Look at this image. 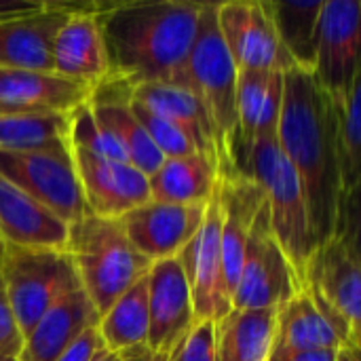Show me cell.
<instances>
[{
	"instance_id": "10",
	"label": "cell",
	"mask_w": 361,
	"mask_h": 361,
	"mask_svg": "<svg viewBox=\"0 0 361 361\" xmlns=\"http://www.w3.org/2000/svg\"><path fill=\"white\" fill-rule=\"evenodd\" d=\"M361 72V0H324L313 76L341 110Z\"/></svg>"
},
{
	"instance_id": "32",
	"label": "cell",
	"mask_w": 361,
	"mask_h": 361,
	"mask_svg": "<svg viewBox=\"0 0 361 361\" xmlns=\"http://www.w3.org/2000/svg\"><path fill=\"white\" fill-rule=\"evenodd\" d=\"M70 148L85 150V152L102 157V159L129 163L123 148L118 146V142L95 118L89 102L70 114Z\"/></svg>"
},
{
	"instance_id": "2",
	"label": "cell",
	"mask_w": 361,
	"mask_h": 361,
	"mask_svg": "<svg viewBox=\"0 0 361 361\" xmlns=\"http://www.w3.org/2000/svg\"><path fill=\"white\" fill-rule=\"evenodd\" d=\"M277 142L305 186L317 243L334 239L343 203L338 110L313 72L283 74Z\"/></svg>"
},
{
	"instance_id": "5",
	"label": "cell",
	"mask_w": 361,
	"mask_h": 361,
	"mask_svg": "<svg viewBox=\"0 0 361 361\" xmlns=\"http://www.w3.org/2000/svg\"><path fill=\"white\" fill-rule=\"evenodd\" d=\"M243 176H250L262 188L273 235L305 286L309 262L319 243L313 231L305 186L277 137H260L254 142L243 165Z\"/></svg>"
},
{
	"instance_id": "16",
	"label": "cell",
	"mask_w": 361,
	"mask_h": 361,
	"mask_svg": "<svg viewBox=\"0 0 361 361\" xmlns=\"http://www.w3.org/2000/svg\"><path fill=\"white\" fill-rule=\"evenodd\" d=\"M150 332L146 347L157 355H171L197 324L190 286L180 258L154 262L148 273Z\"/></svg>"
},
{
	"instance_id": "33",
	"label": "cell",
	"mask_w": 361,
	"mask_h": 361,
	"mask_svg": "<svg viewBox=\"0 0 361 361\" xmlns=\"http://www.w3.org/2000/svg\"><path fill=\"white\" fill-rule=\"evenodd\" d=\"M131 108H133L137 121L142 123V127L146 129L148 137L152 140V144L157 146V150L165 159H180V157H190V154H201L199 148L195 146V142L180 127H176L167 118L142 108L133 99H131Z\"/></svg>"
},
{
	"instance_id": "6",
	"label": "cell",
	"mask_w": 361,
	"mask_h": 361,
	"mask_svg": "<svg viewBox=\"0 0 361 361\" xmlns=\"http://www.w3.org/2000/svg\"><path fill=\"white\" fill-rule=\"evenodd\" d=\"M0 275L23 338L55 302L82 288L74 260L66 250L6 245Z\"/></svg>"
},
{
	"instance_id": "25",
	"label": "cell",
	"mask_w": 361,
	"mask_h": 361,
	"mask_svg": "<svg viewBox=\"0 0 361 361\" xmlns=\"http://www.w3.org/2000/svg\"><path fill=\"white\" fill-rule=\"evenodd\" d=\"M279 309L231 311L216 324L218 361H271Z\"/></svg>"
},
{
	"instance_id": "39",
	"label": "cell",
	"mask_w": 361,
	"mask_h": 361,
	"mask_svg": "<svg viewBox=\"0 0 361 361\" xmlns=\"http://www.w3.org/2000/svg\"><path fill=\"white\" fill-rule=\"evenodd\" d=\"M338 351H296V353H273L271 361H336Z\"/></svg>"
},
{
	"instance_id": "21",
	"label": "cell",
	"mask_w": 361,
	"mask_h": 361,
	"mask_svg": "<svg viewBox=\"0 0 361 361\" xmlns=\"http://www.w3.org/2000/svg\"><path fill=\"white\" fill-rule=\"evenodd\" d=\"M95 118L118 142L127 161L148 178L163 165L165 157L157 150L146 129L131 108V89L121 80H104L89 99Z\"/></svg>"
},
{
	"instance_id": "34",
	"label": "cell",
	"mask_w": 361,
	"mask_h": 361,
	"mask_svg": "<svg viewBox=\"0 0 361 361\" xmlns=\"http://www.w3.org/2000/svg\"><path fill=\"white\" fill-rule=\"evenodd\" d=\"M347 256L361 267V178L343 197L336 237Z\"/></svg>"
},
{
	"instance_id": "28",
	"label": "cell",
	"mask_w": 361,
	"mask_h": 361,
	"mask_svg": "<svg viewBox=\"0 0 361 361\" xmlns=\"http://www.w3.org/2000/svg\"><path fill=\"white\" fill-rule=\"evenodd\" d=\"M275 32L294 59L296 68L313 72L317 61V40H319V15L324 0L313 2H262Z\"/></svg>"
},
{
	"instance_id": "38",
	"label": "cell",
	"mask_w": 361,
	"mask_h": 361,
	"mask_svg": "<svg viewBox=\"0 0 361 361\" xmlns=\"http://www.w3.org/2000/svg\"><path fill=\"white\" fill-rule=\"evenodd\" d=\"M47 6L44 0H0V21L38 13Z\"/></svg>"
},
{
	"instance_id": "44",
	"label": "cell",
	"mask_w": 361,
	"mask_h": 361,
	"mask_svg": "<svg viewBox=\"0 0 361 361\" xmlns=\"http://www.w3.org/2000/svg\"><path fill=\"white\" fill-rule=\"evenodd\" d=\"M4 247H6V245H4V241L0 239V264H2V258H4Z\"/></svg>"
},
{
	"instance_id": "1",
	"label": "cell",
	"mask_w": 361,
	"mask_h": 361,
	"mask_svg": "<svg viewBox=\"0 0 361 361\" xmlns=\"http://www.w3.org/2000/svg\"><path fill=\"white\" fill-rule=\"evenodd\" d=\"M205 2L150 0L104 4L99 19L112 80L129 89L163 82L188 87V59Z\"/></svg>"
},
{
	"instance_id": "20",
	"label": "cell",
	"mask_w": 361,
	"mask_h": 361,
	"mask_svg": "<svg viewBox=\"0 0 361 361\" xmlns=\"http://www.w3.org/2000/svg\"><path fill=\"white\" fill-rule=\"evenodd\" d=\"M0 239L15 247L68 252L70 226L40 201L0 178Z\"/></svg>"
},
{
	"instance_id": "37",
	"label": "cell",
	"mask_w": 361,
	"mask_h": 361,
	"mask_svg": "<svg viewBox=\"0 0 361 361\" xmlns=\"http://www.w3.org/2000/svg\"><path fill=\"white\" fill-rule=\"evenodd\" d=\"M102 349H106V345H104V338L95 326V328H89L74 345H70L68 351L57 361H93V357Z\"/></svg>"
},
{
	"instance_id": "4",
	"label": "cell",
	"mask_w": 361,
	"mask_h": 361,
	"mask_svg": "<svg viewBox=\"0 0 361 361\" xmlns=\"http://www.w3.org/2000/svg\"><path fill=\"white\" fill-rule=\"evenodd\" d=\"M237 78L239 70L218 27V2H205L188 59V80L195 95L201 99L216 133L220 178L239 173Z\"/></svg>"
},
{
	"instance_id": "15",
	"label": "cell",
	"mask_w": 361,
	"mask_h": 361,
	"mask_svg": "<svg viewBox=\"0 0 361 361\" xmlns=\"http://www.w3.org/2000/svg\"><path fill=\"white\" fill-rule=\"evenodd\" d=\"M207 203L173 205L150 201L123 216L121 222L129 241L154 264L182 254L203 226Z\"/></svg>"
},
{
	"instance_id": "22",
	"label": "cell",
	"mask_w": 361,
	"mask_h": 361,
	"mask_svg": "<svg viewBox=\"0 0 361 361\" xmlns=\"http://www.w3.org/2000/svg\"><path fill=\"white\" fill-rule=\"evenodd\" d=\"M283 106V74L262 70H239L237 78V118L239 150L237 169L243 173L245 159L260 137H277Z\"/></svg>"
},
{
	"instance_id": "27",
	"label": "cell",
	"mask_w": 361,
	"mask_h": 361,
	"mask_svg": "<svg viewBox=\"0 0 361 361\" xmlns=\"http://www.w3.org/2000/svg\"><path fill=\"white\" fill-rule=\"evenodd\" d=\"M341 338L322 315L307 290L294 296L279 309L275 351L273 353H296V351H338Z\"/></svg>"
},
{
	"instance_id": "29",
	"label": "cell",
	"mask_w": 361,
	"mask_h": 361,
	"mask_svg": "<svg viewBox=\"0 0 361 361\" xmlns=\"http://www.w3.org/2000/svg\"><path fill=\"white\" fill-rule=\"evenodd\" d=\"M97 330L106 349L114 353L129 351L148 343L150 305H148V275L129 288L102 317Z\"/></svg>"
},
{
	"instance_id": "19",
	"label": "cell",
	"mask_w": 361,
	"mask_h": 361,
	"mask_svg": "<svg viewBox=\"0 0 361 361\" xmlns=\"http://www.w3.org/2000/svg\"><path fill=\"white\" fill-rule=\"evenodd\" d=\"M222 205V264L224 283L233 302V294L239 283L247 239L256 216L260 214L267 197L262 188L243 173L222 176L218 184Z\"/></svg>"
},
{
	"instance_id": "18",
	"label": "cell",
	"mask_w": 361,
	"mask_h": 361,
	"mask_svg": "<svg viewBox=\"0 0 361 361\" xmlns=\"http://www.w3.org/2000/svg\"><path fill=\"white\" fill-rule=\"evenodd\" d=\"M70 6L47 2L38 13L0 21V70L53 72V44Z\"/></svg>"
},
{
	"instance_id": "9",
	"label": "cell",
	"mask_w": 361,
	"mask_h": 361,
	"mask_svg": "<svg viewBox=\"0 0 361 361\" xmlns=\"http://www.w3.org/2000/svg\"><path fill=\"white\" fill-rule=\"evenodd\" d=\"M0 178L40 201L68 226L89 214L70 146L30 152L0 150Z\"/></svg>"
},
{
	"instance_id": "35",
	"label": "cell",
	"mask_w": 361,
	"mask_h": 361,
	"mask_svg": "<svg viewBox=\"0 0 361 361\" xmlns=\"http://www.w3.org/2000/svg\"><path fill=\"white\" fill-rule=\"evenodd\" d=\"M173 361H218L216 357V324L197 322L182 343L171 351Z\"/></svg>"
},
{
	"instance_id": "17",
	"label": "cell",
	"mask_w": 361,
	"mask_h": 361,
	"mask_svg": "<svg viewBox=\"0 0 361 361\" xmlns=\"http://www.w3.org/2000/svg\"><path fill=\"white\" fill-rule=\"evenodd\" d=\"M93 89L55 72L0 70V114H72Z\"/></svg>"
},
{
	"instance_id": "3",
	"label": "cell",
	"mask_w": 361,
	"mask_h": 361,
	"mask_svg": "<svg viewBox=\"0 0 361 361\" xmlns=\"http://www.w3.org/2000/svg\"><path fill=\"white\" fill-rule=\"evenodd\" d=\"M68 252L99 317L152 269V262L129 241L121 220L93 214L70 224Z\"/></svg>"
},
{
	"instance_id": "24",
	"label": "cell",
	"mask_w": 361,
	"mask_h": 361,
	"mask_svg": "<svg viewBox=\"0 0 361 361\" xmlns=\"http://www.w3.org/2000/svg\"><path fill=\"white\" fill-rule=\"evenodd\" d=\"M131 99L142 108L167 118L176 127H180L199 148L201 154L209 157L218 165V146L212 121L201 104L188 87L178 85H163V82H148L131 89ZM220 171V165H218Z\"/></svg>"
},
{
	"instance_id": "12",
	"label": "cell",
	"mask_w": 361,
	"mask_h": 361,
	"mask_svg": "<svg viewBox=\"0 0 361 361\" xmlns=\"http://www.w3.org/2000/svg\"><path fill=\"white\" fill-rule=\"evenodd\" d=\"M218 27L237 70L286 74L296 68L262 2H218Z\"/></svg>"
},
{
	"instance_id": "26",
	"label": "cell",
	"mask_w": 361,
	"mask_h": 361,
	"mask_svg": "<svg viewBox=\"0 0 361 361\" xmlns=\"http://www.w3.org/2000/svg\"><path fill=\"white\" fill-rule=\"evenodd\" d=\"M150 201L173 205L207 203L220 182L218 165L205 154L165 159L163 165L148 178Z\"/></svg>"
},
{
	"instance_id": "14",
	"label": "cell",
	"mask_w": 361,
	"mask_h": 361,
	"mask_svg": "<svg viewBox=\"0 0 361 361\" xmlns=\"http://www.w3.org/2000/svg\"><path fill=\"white\" fill-rule=\"evenodd\" d=\"M70 15L53 44V72L93 91L108 80L110 63L99 13L104 4H68Z\"/></svg>"
},
{
	"instance_id": "42",
	"label": "cell",
	"mask_w": 361,
	"mask_h": 361,
	"mask_svg": "<svg viewBox=\"0 0 361 361\" xmlns=\"http://www.w3.org/2000/svg\"><path fill=\"white\" fill-rule=\"evenodd\" d=\"M93 361H123V355L121 353H114V351H110V349H102Z\"/></svg>"
},
{
	"instance_id": "11",
	"label": "cell",
	"mask_w": 361,
	"mask_h": 361,
	"mask_svg": "<svg viewBox=\"0 0 361 361\" xmlns=\"http://www.w3.org/2000/svg\"><path fill=\"white\" fill-rule=\"evenodd\" d=\"M178 258L182 262V269L190 286L195 319L214 322V324L222 322L233 311V302L224 283L222 205H220L218 188L207 203L203 226Z\"/></svg>"
},
{
	"instance_id": "23",
	"label": "cell",
	"mask_w": 361,
	"mask_h": 361,
	"mask_svg": "<svg viewBox=\"0 0 361 361\" xmlns=\"http://www.w3.org/2000/svg\"><path fill=\"white\" fill-rule=\"evenodd\" d=\"M99 324V313L82 288L55 302L23 338L17 361H57L89 328Z\"/></svg>"
},
{
	"instance_id": "40",
	"label": "cell",
	"mask_w": 361,
	"mask_h": 361,
	"mask_svg": "<svg viewBox=\"0 0 361 361\" xmlns=\"http://www.w3.org/2000/svg\"><path fill=\"white\" fill-rule=\"evenodd\" d=\"M121 355H123V361H169V355H157L146 345L123 351Z\"/></svg>"
},
{
	"instance_id": "8",
	"label": "cell",
	"mask_w": 361,
	"mask_h": 361,
	"mask_svg": "<svg viewBox=\"0 0 361 361\" xmlns=\"http://www.w3.org/2000/svg\"><path fill=\"white\" fill-rule=\"evenodd\" d=\"M302 290L300 277L273 235L269 203L264 201L247 239L239 283L233 294V309H281Z\"/></svg>"
},
{
	"instance_id": "43",
	"label": "cell",
	"mask_w": 361,
	"mask_h": 361,
	"mask_svg": "<svg viewBox=\"0 0 361 361\" xmlns=\"http://www.w3.org/2000/svg\"><path fill=\"white\" fill-rule=\"evenodd\" d=\"M0 361H17V357H13V355H4V353H0Z\"/></svg>"
},
{
	"instance_id": "13",
	"label": "cell",
	"mask_w": 361,
	"mask_h": 361,
	"mask_svg": "<svg viewBox=\"0 0 361 361\" xmlns=\"http://www.w3.org/2000/svg\"><path fill=\"white\" fill-rule=\"evenodd\" d=\"M72 157L89 214L121 220L150 203L148 176L131 163L102 159L76 148H72Z\"/></svg>"
},
{
	"instance_id": "36",
	"label": "cell",
	"mask_w": 361,
	"mask_h": 361,
	"mask_svg": "<svg viewBox=\"0 0 361 361\" xmlns=\"http://www.w3.org/2000/svg\"><path fill=\"white\" fill-rule=\"evenodd\" d=\"M21 345H23V336L13 317V311L6 298V288L0 275V353L17 357L21 351Z\"/></svg>"
},
{
	"instance_id": "31",
	"label": "cell",
	"mask_w": 361,
	"mask_h": 361,
	"mask_svg": "<svg viewBox=\"0 0 361 361\" xmlns=\"http://www.w3.org/2000/svg\"><path fill=\"white\" fill-rule=\"evenodd\" d=\"M338 150L345 197L361 178V72L338 110Z\"/></svg>"
},
{
	"instance_id": "7",
	"label": "cell",
	"mask_w": 361,
	"mask_h": 361,
	"mask_svg": "<svg viewBox=\"0 0 361 361\" xmlns=\"http://www.w3.org/2000/svg\"><path fill=\"white\" fill-rule=\"evenodd\" d=\"M305 290L343 347L361 351V267L347 256L338 239L317 247L305 275Z\"/></svg>"
},
{
	"instance_id": "45",
	"label": "cell",
	"mask_w": 361,
	"mask_h": 361,
	"mask_svg": "<svg viewBox=\"0 0 361 361\" xmlns=\"http://www.w3.org/2000/svg\"><path fill=\"white\" fill-rule=\"evenodd\" d=\"M169 361H173V357H171V355H169Z\"/></svg>"
},
{
	"instance_id": "30",
	"label": "cell",
	"mask_w": 361,
	"mask_h": 361,
	"mask_svg": "<svg viewBox=\"0 0 361 361\" xmlns=\"http://www.w3.org/2000/svg\"><path fill=\"white\" fill-rule=\"evenodd\" d=\"M70 146V114H0V150L30 152Z\"/></svg>"
},
{
	"instance_id": "41",
	"label": "cell",
	"mask_w": 361,
	"mask_h": 361,
	"mask_svg": "<svg viewBox=\"0 0 361 361\" xmlns=\"http://www.w3.org/2000/svg\"><path fill=\"white\" fill-rule=\"evenodd\" d=\"M336 361H361V351L351 347H341Z\"/></svg>"
}]
</instances>
